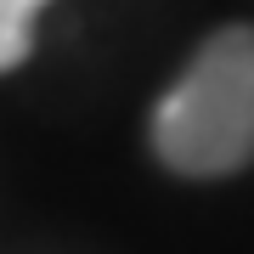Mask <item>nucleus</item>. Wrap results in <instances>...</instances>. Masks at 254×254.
<instances>
[{
  "label": "nucleus",
  "instance_id": "obj_1",
  "mask_svg": "<svg viewBox=\"0 0 254 254\" xmlns=\"http://www.w3.org/2000/svg\"><path fill=\"white\" fill-rule=\"evenodd\" d=\"M153 147L175 175H232L254 158V23H226L198 46L153 113Z\"/></svg>",
  "mask_w": 254,
  "mask_h": 254
},
{
  "label": "nucleus",
  "instance_id": "obj_2",
  "mask_svg": "<svg viewBox=\"0 0 254 254\" xmlns=\"http://www.w3.org/2000/svg\"><path fill=\"white\" fill-rule=\"evenodd\" d=\"M46 0H0V73H11L34 46V11Z\"/></svg>",
  "mask_w": 254,
  "mask_h": 254
}]
</instances>
